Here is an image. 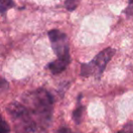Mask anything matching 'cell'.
<instances>
[{"label": "cell", "mask_w": 133, "mask_h": 133, "mask_svg": "<svg viewBox=\"0 0 133 133\" xmlns=\"http://www.w3.org/2000/svg\"><path fill=\"white\" fill-rule=\"evenodd\" d=\"M22 103L26 106L36 123L37 132L49 127L53 115L54 101L52 95L45 89H37L25 93Z\"/></svg>", "instance_id": "6da1fadb"}, {"label": "cell", "mask_w": 133, "mask_h": 133, "mask_svg": "<svg viewBox=\"0 0 133 133\" xmlns=\"http://www.w3.org/2000/svg\"><path fill=\"white\" fill-rule=\"evenodd\" d=\"M7 111L16 133L37 132L35 121L22 102H13L9 103L7 106Z\"/></svg>", "instance_id": "7a4b0ae2"}, {"label": "cell", "mask_w": 133, "mask_h": 133, "mask_svg": "<svg viewBox=\"0 0 133 133\" xmlns=\"http://www.w3.org/2000/svg\"><path fill=\"white\" fill-rule=\"evenodd\" d=\"M114 54L115 50L112 48H107L101 51L92 61L88 63H83L81 65V71H80L81 76L83 77L95 76L96 78H100L107 64L113 57Z\"/></svg>", "instance_id": "3957f363"}, {"label": "cell", "mask_w": 133, "mask_h": 133, "mask_svg": "<svg viewBox=\"0 0 133 133\" xmlns=\"http://www.w3.org/2000/svg\"><path fill=\"white\" fill-rule=\"evenodd\" d=\"M48 37L51 43L52 49L57 58L70 61L67 35L59 30H51L48 32Z\"/></svg>", "instance_id": "277c9868"}, {"label": "cell", "mask_w": 133, "mask_h": 133, "mask_svg": "<svg viewBox=\"0 0 133 133\" xmlns=\"http://www.w3.org/2000/svg\"><path fill=\"white\" fill-rule=\"evenodd\" d=\"M69 62H70L69 60H63L57 58L56 61L50 63L48 67L53 74H59L60 72H62L67 68Z\"/></svg>", "instance_id": "5b68a950"}, {"label": "cell", "mask_w": 133, "mask_h": 133, "mask_svg": "<svg viewBox=\"0 0 133 133\" xmlns=\"http://www.w3.org/2000/svg\"><path fill=\"white\" fill-rule=\"evenodd\" d=\"M81 115H82V105L79 104L77 106V108L75 109V110L73 111V119L76 121V123H79L80 119H81Z\"/></svg>", "instance_id": "8992f818"}, {"label": "cell", "mask_w": 133, "mask_h": 133, "mask_svg": "<svg viewBox=\"0 0 133 133\" xmlns=\"http://www.w3.org/2000/svg\"><path fill=\"white\" fill-rule=\"evenodd\" d=\"M80 0H66L65 1V5L68 11H73L76 9V7L78 5Z\"/></svg>", "instance_id": "52a82bcc"}, {"label": "cell", "mask_w": 133, "mask_h": 133, "mask_svg": "<svg viewBox=\"0 0 133 133\" xmlns=\"http://www.w3.org/2000/svg\"><path fill=\"white\" fill-rule=\"evenodd\" d=\"M14 5V3L12 2V0H1V12L2 14H5V12L7 10H8L10 7H12Z\"/></svg>", "instance_id": "ba28073f"}, {"label": "cell", "mask_w": 133, "mask_h": 133, "mask_svg": "<svg viewBox=\"0 0 133 133\" xmlns=\"http://www.w3.org/2000/svg\"><path fill=\"white\" fill-rule=\"evenodd\" d=\"M118 133H133V121L125 125Z\"/></svg>", "instance_id": "9c48e42d"}, {"label": "cell", "mask_w": 133, "mask_h": 133, "mask_svg": "<svg viewBox=\"0 0 133 133\" xmlns=\"http://www.w3.org/2000/svg\"><path fill=\"white\" fill-rule=\"evenodd\" d=\"M0 133H10L9 127H8V125H7V123L5 122V119H2V121H1V130H0Z\"/></svg>", "instance_id": "30bf717a"}, {"label": "cell", "mask_w": 133, "mask_h": 133, "mask_svg": "<svg viewBox=\"0 0 133 133\" xmlns=\"http://www.w3.org/2000/svg\"><path fill=\"white\" fill-rule=\"evenodd\" d=\"M125 13H126L127 16H129V17L133 16V0H129V5L127 7L126 11H125Z\"/></svg>", "instance_id": "8fae6325"}, {"label": "cell", "mask_w": 133, "mask_h": 133, "mask_svg": "<svg viewBox=\"0 0 133 133\" xmlns=\"http://www.w3.org/2000/svg\"><path fill=\"white\" fill-rule=\"evenodd\" d=\"M57 133H74L71 130H69L68 128H61L60 130L57 131Z\"/></svg>", "instance_id": "7c38bea8"}]
</instances>
